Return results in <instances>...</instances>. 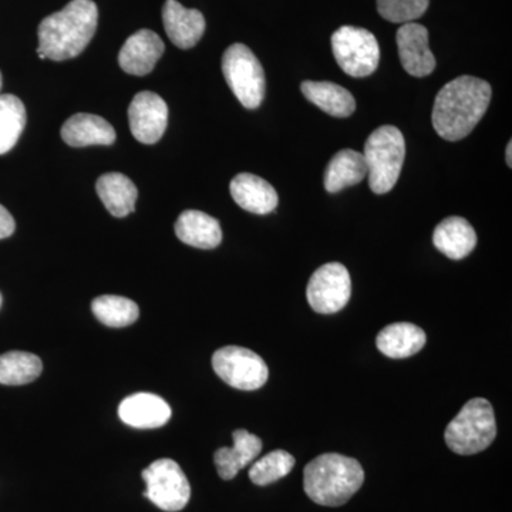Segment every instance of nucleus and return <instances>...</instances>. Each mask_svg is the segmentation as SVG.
<instances>
[{
  "label": "nucleus",
  "instance_id": "39448f33",
  "mask_svg": "<svg viewBox=\"0 0 512 512\" xmlns=\"http://www.w3.org/2000/svg\"><path fill=\"white\" fill-rule=\"evenodd\" d=\"M497 437L493 406L476 397L464 404L460 413L448 424L444 439L447 447L460 456H473L487 450Z\"/></svg>",
  "mask_w": 512,
  "mask_h": 512
},
{
  "label": "nucleus",
  "instance_id": "473e14b6",
  "mask_svg": "<svg viewBox=\"0 0 512 512\" xmlns=\"http://www.w3.org/2000/svg\"><path fill=\"white\" fill-rule=\"evenodd\" d=\"M2 301H3V299H2V293H0V306H2Z\"/></svg>",
  "mask_w": 512,
  "mask_h": 512
},
{
  "label": "nucleus",
  "instance_id": "f3484780",
  "mask_svg": "<svg viewBox=\"0 0 512 512\" xmlns=\"http://www.w3.org/2000/svg\"><path fill=\"white\" fill-rule=\"evenodd\" d=\"M62 138L72 147L111 146L116 141V131L103 117L79 113L63 124Z\"/></svg>",
  "mask_w": 512,
  "mask_h": 512
},
{
  "label": "nucleus",
  "instance_id": "412c9836",
  "mask_svg": "<svg viewBox=\"0 0 512 512\" xmlns=\"http://www.w3.org/2000/svg\"><path fill=\"white\" fill-rule=\"evenodd\" d=\"M426 333L409 322H397L386 326L377 335V349L392 359H406L419 353L426 345Z\"/></svg>",
  "mask_w": 512,
  "mask_h": 512
},
{
  "label": "nucleus",
  "instance_id": "f257e3e1",
  "mask_svg": "<svg viewBox=\"0 0 512 512\" xmlns=\"http://www.w3.org/2000/svg\"><path fill=\"white\" fill-rule=\"evenodd\" d=\"M490 100L491 86L485 80L473 76L451 80L434 101V130L444 140H463L483 119Z\"/></svg>",
  "mask_w": 512,
  "mask_h": 512
},
{
  "label": "nucleus",
  "instance_id": "6ab92c4d",
  "mask_svg": "<svg viewBox=\"0 0 512 512\" xmlns=\"http://www.w3.org/2000/svg\"><path fill=\"white\" fill-rule=\"evenodd\" d=\"M433 244L447 258L460 261L476 248L477 234L464 218L448 217L434 229Z\"/></svg>",
  "mask_w": 512,
  "mask_h": 512
},
{
  "label": "nucleus",
  "instance_id": "7c9ffc66",
  "mask_svg": "<svg viewBox=\"0 0 512 512\" xmlns=\"http://www.w3.org/2000/svg\"><path fill=\"white\" fill-rule=\"evenodd\" d=\"M512 144H511V141L510 143H508V146H507V153H505V157H507V164H508V167H511L512 165Z\"/></svg>",
  "mask_w": 512,
  "mask_h": 512
},
{
  "label": "nucleus",
  "instance_id": "2eb2a0df",
  "mask_svg": "<svg viewBox=\"0 0 512 512\" xmlns=\"http://www.w3.org/2000/svg\"><path fill=\"white\" fill-rule=\"evenodd\" d=\"M165 32L180 49H191L205 32L204 15L197 9L184 8L177 0H167L163 8Z\"/></svg>",
  "mask_w": 512,
  "mask_h": 512
},
{
  "label": "nucleus",
  "instance_id": "f8f14e48",
  "mask_svg": "<svg viewBox=\"0 0 512 512\" xmlns=\"http://www.w3.org/2000/svg\"><path fill=\"white\" fill-rule=\"evenodd\" d=\"M400 62L410 76L426 77L436 69V57L429 47V30L420 23H404L397 30Z\"/></svg>",
  "mask_w": 512,
  "mask_h": 512
},
{
  "label": "nucleus",
  "instance_id": "b1692460",
  "mask_svg": "<svg viewBox=\"0 0 512 512\" xmlns=\"http://www.w3.org/2000/svg\"><path fill=\"white\" fill-rule=\"evenodd\" d=\"M303 96L333 117H349L355 113L356 100L349 90L330 82H303Z\"/></svg>",
  "mask_w": 512,
  "mask_h": 512
},
{
  "label": "nucleus",
  "instance_id": "aec40b11",
  "mask_svg": "<svg viewBox=\"0 0 512 512\" xmlns=\"http://www.w3.org/2000/svg\"><path fill=\"white\" fill-rule=\"evenodd\" d=\"M175 235L184 244L200 249H214L221 244L220 221L205 212L188 210L175 222Z\"/></svg>",
  "mask_w": 512,
  "mask_h": 512
},
{
  "label": "nucleus",
  "instance_id": "bb28decb",
  "mask_svg": "<svg viewBox=\"0 0 512 512\" xmlns=\"http://www.w3.org/2000/svg\"><path fill=\"white\" fill-rule=\"evenodd\" d=\"M94 316L109 328H126L140 316L137 303L123 296L103 295L92 303Z\"/></svg>",
  "mask_w": 512,
  "mask_h": 512
},
{
  "label": "nucleus",
  "instance_id": "f03ea898",
  "mask_svg": "<svg viewBox=\"0 0 512 512\" xmlns=\"http://www.w3.org/2000/svg\"><path fill=\"white\" fill-rule=\"evenodd\" d=\"M97 20L99 10L93 0H73L40 23L37 55L55 62L79 56L92 42Z\"/></svg>",
  "mask_w": 512,
  "mask_h": 512
},
{
  "label": "nucleus",
  "instance_id": "7ed1b4c3",
  "mask_svg": "<svg viewBox=\"0 0 512 512\" xmlns=\"http://www.w3.org/2000/svg\"><path fill=\"white\" fill-rule=\"evenodd\" d=\"M365 483V471L355 458L338 453L313 458L303 471V488L315 504L340 507Z\"/></svg>",
  "mask_w": 512,
  "mask_h": 512
},
{
  "label": "nucleus",
  "instance_id": "c85d7f7f",
  "mask_svg": "<svg viewBox=\"0 0 512 512\" xmlns=\"http://www.w3.org/2000/svg\"><path fill=\"white\" fill-rule=\"evenodd\" d=\"M430 0H377V12L392 23H412L429 9Z\"/></svg>",
  "mask_w": 512,
  "mask_h": 512
},
{
  "label": "nucleus",
  "instance_id": "dca6fc26",
  "mask_svg": "<svg viewBox=\"0 0 512 512\" xmlns=\"http://www.w3.org/2000/svg\"><path fill=\"white\" fill-rule=\"evenodd\" d=\"M229 190L239 207L252 214H271L278 207L279 198L275 188L258 175L238 174L231 181Z\"/></svg>",
  "mask_w": 512,
  "mask_h": 512
},
{
  "label": "nucleus",
  "instance_id": "c756f323",
  "mask_svg": "<svg viewBox=\"0 0 512 512\" xmlns=\"http://www.w3.org/2000/svg\"><path fill=\"white\" fill-rule=\"evenodd\" d=\"M16 222L13 220L12 214L0 205V239L10 237L15 232Z\"/></svg>",
  "mask_w": 512,
  "mask_h": 512
},
{
  "label": "nucleus",
  "instance_id": "0eeeda50",
  "mask_svg": "<svg viewBox=\"0 0 512 512\" xmlns=\"http://www.w3.org/2000/svg\"><path fill=\"white\" fill-rule=\"evenodd\" d=\"M332 50L340 69L355 79L370 76L379 67V42L369 30L342 26L332 35Z\"/></svg>",
  "mask_w": 512,
  "mask_h": 512
},
{
  "label": "nucleus",
  "instance_id": "2f4dec72",
  "mask_svg": "<svg viewBox=\"0 0 512 512\" xmlns=\"http://www.w3.org/2000/svg\"><path fill=\"white\" fill-rule=\"evenodd\" d=\"M0 89H2V73H0Z\"/></svg>",
  "mask_w": 512,
  "mask_h": 512
},
{
  "label": "nucleus",
  "instance_id": "4be33fe9",
  "mask_svg": "<svg viewBox=\"0 0 512 512\" xmlns=\"http://www.w3.org/2000/svg\"><path fill=\"white\" fill-rule=\"evenodd\" d=\"M96 190L104 207L113 217L124 218L136 210L137 187L126 175H101L97 180Z\"/></svg>",
  "mask_w": 512,
  "mask_h": 512
},
{
  "label": "nucleus",
  "instance_id": "ddd939ff",
  "mask_svg": "<svg viewBox=\"0 0 512 512\" xmlns=\"http://www.w3.org/2000/svg\"><path fill=\"white\" fill-rule=\"evenodd\" d=\"M165 46L153 30L141 29L131 35L121 47L119 63L131 76H147L161 59Z\"/></svg>",
  "mask_w": 512,
  "mask_h": 512
},
{
  "label": "nucleus",
  "instance_id": "423d86ee",
  "mask_svg": "<svg viewBox=\"0 0 512 512\" xmlns=\"http://www.w3.org/2000/svg\"><path fill=\"white\" fill-rule=\"evenodd\" d=\"M222 73L229 89L245 109L261 106L265 97V72L254 52L242 43H235L222 56Z\"/></svg>",
  "mask_w": 512,
  "mask_h": 512
},
{
  "label": "nucleus",
  "instance_id": "393cba45",
  "mask_svg": "<svg viewBox=\"0 0 512 512\" xmlns=\"http://www.w3.org/2000/svg\"><path fill=\"white\" fill-rule=\"evenodd\" d=\"M23 101L13 94H0V156L9 153L18 143L26 126Z\"/></svg>",
  "mask_w": 512,
  "mask_h": 512
},
{
  "label": "nucleus",
  "instance_id": "9b49d317",
  "mask_svg": "<svg viewBox=\"0 0 512 512\" xmlns=\"http://www.w3.org/2000/svg\"><path fill=\"white\" fill-rule=\"evenodd\" d=\"M128 121L137 141L156 144L167 130V103L156 93H138L128 107Z\"/></svg>",
  "mask_w": 512,
  "mask_h": 512
},
{
  "label": "nucleus",
  "instance_id": "a878e982",
  "mask_svg": "<svg viewBox=\"0 0 512 512\" xmlns=\"http://www.w3.org/2000/svg\"><path fill=\"white\" fill-rule=\"evenodd\" d=\"M42 370V360L33 353L8 352L0 356V384L5 386L32 383Z\"/></svg>",
  "mask_w": 512,
  "mask_h": 512
},
{
  "label": "nucleus",
  "instance_id": "20e7f679",
  "mask_svg": "<svg viewBox=\"0 0 512 512\" xmlns=\"http://www.w3.org/2000/svg\"><path fill=\"white\" fill-rule=\"evenodd\" d=\"M367 175L370 190L377 195L387 194L399 181L406 157V141L399 128L382 126L367 138L365 144Z\"/></svg>",
  "mask_w": 512,
  "mask_h": 512
},
{
  "label": "nucleus",
  "instance_id": "4468645a",
  "mask_svg": "<svg viewBox=\"0 0 512 512\" xmlns=\"http://www.w3.org/2000/svg\"><path fill=\"white\" fill-rule=\"evenodd\" d=\"M119 416L134 429H158L171 419V407L157 394L137 393L121 402Z\"/></svg>",
  "mask_w": 512,
  "mask_h": 512
},
{
  "label": "nucleus",
  "instance_id": "a211bd4d",
  "mask_svg": "<svg viewBox=\"0 0 512 512\" xmlns=\"http://www.w3.org/2000/svg\"><path fill=\"white\" fill-rule=\"evenodd\" d=\"M232 439L234 447H222L214 454L218 476L225 481L237 477L239 471L251 464L262 451V440L247 430H235Z\"/></svg>",
  "mask_w": 512,
  "mask_h": 512
},
{
  "label": "nucleus",
  "instance_id": "cd10ccee",
  "mask_svg": "<svg viewBox=\"0 0 512 512\" xmlns=\"http://www.w3.org/2000/svg\"><path fill=\"white\" fill-rule=\"evenodd\" d=\"M295 467V458L285 450H275L255 461L249 470L252 483L265 487L288 476Z\"/></svg>",
  "mask_w": 512,
  "mask_h": 512
},
{
  "label": "nucleus",
  "instance_id": "5701e85b",
  "mask_svg": "<svg viewBox=\"0 0 512 512\" xmlns=\"http://www.w3.org/2000/svg\"><path fill=\"white\" fill-rule=\"evenodd\" d=\"M366 175L365 157L359 151L348 148V150L339 151L330 160L328 167H326L323 184H325L326 191L335 194V192L362 183Z\"/></svg>",
  "mask_w": 512,
  "mask_h": 512
},
{
  "label": "nucleus",
  "instance_id": "6e6552de",
  "mask_svg": "<svg viewBox=\"0 0 512 512\" xmlns=\"http://www.w3.org/2000/svg\"><path fill=\"white\" fill-rule=\"evenodd\" d=\"M146 481L144 497L160 510L177 512L187 507L191 497V485L184 471L171 458L154 461L143 471Z\"/></svg>",
  "mask_w": 512,
  "mask_h": 512
},
{
  "label": "nucleus",
  "instance_id": "1a4fd4ad",
  "mask_svg": "<svg viewBox=\"0 0 512 512\" xmlns=\"http://www.w3.org/2000/svg\"><path fill=\"white\" fill-rule=\"evenodd\" d=\"M212 367L225 383L245 392L261 389L268 382L265 360L252 350L239 346L218 349L212 356Z\"/></svg>",
  "mask_w": 512,
  "mask_h": 512
},
{
  "label": "nucleus",
  "instance_id": "9d476101",
  "mask_svg": "<svg viewBox=\"0 0 512 512\" xmlns=\"http://www.w3.org/2000/svg\"><path fill=\"white\" fill-rule=\"evenodd\" d=\"M352 295V281L348 268L339 262H330L316 269L309 279L306 298L313 311L332 315L342 311Z\"/></svg>",
  "mask_w": 512,
  "mask_h": 512
}]
</instances>
